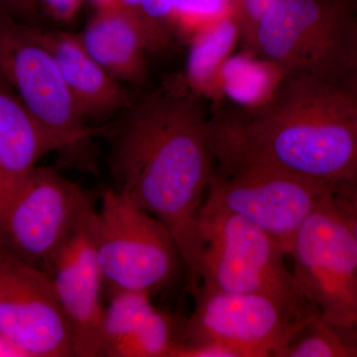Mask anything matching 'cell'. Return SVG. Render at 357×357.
I'll return each instance as SVG.
<instances>
[{
	"instance_id": "6da1fadb",
	"label": "cell",
	"mask_w": 357,
	"mask_h": 357,
	"mask_svg": "<svg viewBox=\"0 0 357 357\" xmlns=\"http://www.w3.org/2000/svg\"><path fill=\"white\" fill-rule=\"evenodd\" d=\"M199 98L176 79L131 102L110 159L114 189L170 230L192 295L199 287V213L215 169Z\"/></svg>"
},
{
	"instance_id": "7a4b0ae2",
	"label": "cell",
	"mask_w": 357,
	"mask_h": 357,
	"mask_svg": "<svg viewBox=\"0 0 357 357\" xmlns=\"http://www.w3.org/2000/svg\"><path fill=\"white\" fill-rule=\"evenodd\" d=\"M218 171L263 168L326 187L357 180V103L335 82L286 77L269 102L210 121Z\"/></svg>"
},
{
	"instance_id": "3957f363",
	"label": "cell",
	"mask_w": 357,
	"mask_h": 357,
	"mask_svg": "<svg viewBox=\"0 0 357 357\" xmlns=\"http://www.w3.org/2000/svg\"><path fill=\"white\" fill-rule=\"evenodd\" d=\"M0 74L43 132L61 163L95 172L93 137L57 64L33 27L0 13Z\"/></svg>"
},
{
	"instance_id": "277c9868",
	"label": "cell",
	"mask_w": 357,
	"mask_h": 357,
	"mask_svg": "<svg viewBox=\"0 0 357 357\" xmlns=\"http://www.w3.org/2000/svg\"><path fill=\"white\" fill-rule=\"evenodd\" d=\"M198 234L199 287L262 294L303 312L314 309L286 266L285 251L264 230L204 199Z\"/></svg>"
},
{
	"instance_id": "5b68a950",
	"label": "cell",
	"mask_w": 357,
	"mask_h": 357,
	"mask_svg": "<svg viewBox=\"0 0 357 357\" xmlns=\"http://www.w3.org/2000/svg\"><path fill=\"white\" fill-rule=\"evenodd\" d=\"M96 259L105 297L153 296L172 283L182 256L170 230L114 188L105 190L93 220Z\"/></svg>"
},
{
	"instance_id": "8992f818",
	"label": "cell",
	"mask_w": 357,
	"mask_h": 357,
	"mask_svg": "<svg viewBox=\"0 0 357 357\" xmlns=\"http://www.w3.org/2000/svg\"><path fill=\"white\" fill-rule=\"evenodd\" d=\"M356 22L349 2L276 0L258 22L249 52L280 67L286 77L337 83Z\"/></svg>"
},
{
	"instance_id": "52a82bcc",
	"label": "cell",
	"mask_w": 357,
	"mask_h": 357,
	"mask_svg": "<svg viewBox=\"0 0 357 357\" xmlns=\"http://www.w3.org/2000/svg\"><path fill=\"white\" fill-rule=\"evenodd\" d=\"M96 208L93 192L36 167L0 217V245L50 275L62 249Z\"/></svg>"
},
{
	"instance_id": "ba28073f",
	"label": "cell",
	"mask_w": 357,
	"mask_h": 357,
	"mask_svg": "<svg viewBox=\"0 0 357 357\" xmlns=\"http://www.w3.org/2000/svg\"><path fill=\"white\" fill-rule=\"evenodd\" d=\"M289 256L307 303L328 323L357 332V244L333 192L301 227Z\"/></svg>"
},
{
	"instance_id": "9c48e42d",
	"label": "cell",
	"mask_w": 357,
	"mask_h": 357,
	"mask_svg": "<svg viewBox=\"0 0 357 357\" xmlns=\"http://www.w3.org/2000/svg\"><path fill=\"white\" fill-rule=\"evenodd\" d=\"M191 316L182 321L181 345L217 342L237 357H279L316 309L299 312L255 293L199 287Z\"/></svg>"
},
{
	"instance_id": "30bf717a",
	"label": "cell",
	"mask_w": 357,
	"mask_h": 357,
	"mask_svg": "<svg viewBox=\"0 0 357 357\" xmlns=\"http://www.w3.org/2000/svg\"><path fill=\"white\" fill-rule=\"evenodd\" d=\"M331 194L325 185L250 167L215 169L206 199L264 230L289 256L301 227Z\"/></svg>"
},
{
	"instance_id": "8fae6325",
	"label": "cell",
	"mask_w": 357,
	"mask_h": 357,
	"mask_svg": "<svg viewBox=\"0 0 357 357\" xmlns=\"http://www.w3.org/2000/svg\"><path fill=\"white\" fill-rule=\"evenodd\" d=\"M0 335L29 357H74L72 331L50 275L0 245Z\"/></svg>"
},
{
	"instance_id": "7c38bea8",
	"label": "cell",
	"mask_w": 357,
	"mask_h": 357,
	"mask_svg": "<svg viewBox=\"0 0 357 357\" xmlns=\"http://www.w3.org/2000/svg\"><path fill=\"white\" fill-rule=\"evenodd\" d=\"M96 211L66 244L50 272L59 303L72 331L77 357H100V328L105 306L93 241Z\"/></svg>"
},
{
	"instance_id": "4fadbf2b",
	"label": "cell",
	"mask_w": 357,
	"mask_h": 357,
	"mask_svg": "<svg viewBox=\"0 0 357 357\" xmlns=\"http://www.w3.org/2000/svg\"><path fill=\"white\" fill-rule=\"evenodd\" d=\"M151 298L142 292L107 298L100 357H174L181 344L182 321L154 306Z\"/></svg>"
},
{
	"instance_id": "5bb4252c",
	"label": "cell",
	"mask_w": 357,
	"mask_h": 357,
	"mask_svg": "<svg viewBox=\"0 0 357 357\" xmlns=\"http://www.w3.org/2000/svg\"><path fill=\"white\" fill-rule=\"evenodd\" d=\"M33 32L51 54L86 119L128 109L132 102L128 91L91 57L79 36L39 28Z\"/></svg>"
},
{
	"instance_id": "9a60e30c",
	"label": "cell",
	"mask_w": 357,
	"mask_h": 357,
	"mask_svg": "<svg viewBox=\"0 0 357 357\" xmlns=\"http://www.w3.org/2000/svg\"><path fill=\"white\" fill-rule=\"evenodd\" d=\"M79 38L91 57L121 83L146 81V36L135 11L122 4L98 10Z\"/></svg>"
},
{
	"instance_id": "2e32d148",
	"label": "cell",
	"mask_w": 357,
	"mask_h": 357,
	"mask_svg": "<svg viewBox=\"0 0 357 357\" xmlns=\"http://www.w3.org/2000/svg\"><path fill=\"white\" fill-rule=\"evenodd\" d=\"M49 152L41 129L0 74V217L37 162Z\"/></svg>"
},
{
	"instance_id": "e0dca14e",
	"label": "cell",
	"mask_w": 357,
	"mask_h": 357,
	"mask_svg": "<svg viewBox=\"0 0 357 357\" xmlns=\"http://www.w3.org/2000/svg\"><path fill=\"white\" fill-rule=\"evenodd\" d=\"M241 37L236 14L218 21L191 40L185 81L199 96L222 100L220 73Z\"/></svg>"
},
{
	"instance_id": "ac0fdd59",
	"label": "cell",
	"mask_w": 357,
	"mask_h": 357,
	"mask_svg": "<svg viewBox=\"0 0 357 357\" xmlns=\"http://www.w3.org/2000/svg\"><path fill=\"white\" fill-rule=\"evenodd\" d=\"M248 52L230 57L220 73L222 98L229 96L244 109L261 107L271 100L286 77L274 63Z\"/></svg>"
},
{
	"instance_id": "d6986e66",
	"label": "cell",
	"mask_w": 357,
	"mask_h": 357,
	"mask_svg": "<svg viewBox=\"0 0 357 357\" xmlns=\"http://www.w3.org/2000/svg\"><path fill=\"white\" fill-rule=\"evenodd\" d=\"M279 357H357V332L328 323L316 310Z\"/></svg>"
},
{
	"instance_id": "ffe728a7",
	"label": "cell",
	"mask_w": 357,
	"mask_h": 357,
	"mask_svg": "<svg viewBox=\"0 0 357 357\" xmlns=\"http://www.w3.org/2000/svg\"><path fill=\"white\" fill-rule=\"evenodd\" d=\"M234 13V0H174V31L188 40Z\"/></svg>"
},
{
	"instance_id": "44dd1931",
	"label": "cell",
	"mask_w": 357,
	"mask_h": 357,
	"mask_svg": "<svg viewBox=\"0 0 357 357\" xmlns=\"http://www.w3.org/2000/svg\"><path fill=\"white\" fill-rule=\"evenodd\" d=\"M174 0H140L139 15L148 51L166 50L173 42Z\"/></svg>"
},
{
	"instance_id": "7402d4cb",
	"label": "cell",
	"mask_w": 357,
	"mask_h": 357,
	"mask_svg": "<svg viewBox=\"0 0 357 357\" xmlns=\"http://www.w3.org/2000/svg\"><path fill=\"white\" fill-rule=\"evenodd\" d=\"M276 0H234V14L246 50H250L258 22Z\"/></svg>"
},
{
	"instance_id": "603a6c76",
	"label": "cell",
	"mask_w": 357,
	"mask_h": 357,
	"mask_svg": "<svg viewBox=\"0 0 357 357\" xmlns=\"http://www.w3.org/2000/svg\"><path fill=\"white\" fill-rule=\"evenodd\" d=\"M333 199L351 227L357 244V180L333 188Z\"/></svg>"
},
{
	"instance_id": "cb8c5ba5",
	"label": "cell",
	"mask_w": 357,
	"mask_h": 357,
	"mask_svg": "<svg viewBox=\"0 0 357 357\" xmlns=\"http://www.w3.org/2000/svg\"><path fill=\"white\" fill-rule=\"evenodd\" d=\"M337 83L357 103V18L349 54Z\"/></svg>"
},
{
	"instance_id": "d4e9b609",
	"label": "cell",
	"mask_w": 357,
	"mask_h": 357,
	"mask_svg": "<svg viewBox=\"0 0 357 357\" xmlns=\"http://www.w3.org/2000/svg\"><path fill=\"white\" fill-rule=\"evenodd\" d=\"M36 0H0V9L11 13L29 14L34 11Z\"/></svg>"
},
{
	"instance_id": "484cf974",
	"label": "cell",
	"mask_w": 357,
	"mask_h": 357,
	"mask_svg": "<svg viewBox=\"0 0 357 357\" xmlns=\"http://www.w3.org/2000/svg\"><path fill=\"white\" fill-rule=\"evenodd\" d=\"M0 357H29L21 347L0 335Z\"/></svg>"
},
{
	"instance_id": "4316f807",
	"label": "cell",
	"mask_w": 357,
	"mask_h": 357,
	"mask_svg": "<svg viewBox=\"0 0 357 357\" xmlns=\"http://www.w3.org/2000/svg\"><path fill=\"white\" fill-rule=\"evenodd\" d=\"M96 7V10L109 9L112 7L121 6V0H91Z\"/></svg>"
},
{
	"instance_id": "83f0119b",
	"label": "cell",
	"mask_w": 357,
	"mask_h": 357,
	"mask_svg": "<svg viewBox=\"0 0 357 357\" xmlns=\"http://www.w3.org/2000/svg\"><path fill=\"white\" fill-rule=\"evenodd\" d=\"M122 6L139 14L140 0H121Z\"/></svg>"
},
{
	"instance_id": "f1b7e54d",
	"label": "cell",
	"mask_w": 357,
	"mask_h": 357,
	"mask_svg": "<svg viewBox=\"0 0 357 357\" xmlns=\"http://www.w3.org/2000/svg\"><path fill=\"white\" fill-rule=\"evenodd\" d=\"M54 1H55V0H40V2H41L42 6L45 7L46 10L52 6Z\"/></svg>"
},
{
	"instance_id": "f546056e",
	"label": "cell",
	"mask_w": 357,
	"mask_h": 357,
	"mask_svg": "<svg viewBox=\"0 0 357 357\" xmlns=\"http://www.w3.org/2000/svg\"><path fill=\"white\" fill-rule=\"evenodd\" d=\"M335 1H340V2H349V0H335Z\"/></svg>"
}]
</instances>
